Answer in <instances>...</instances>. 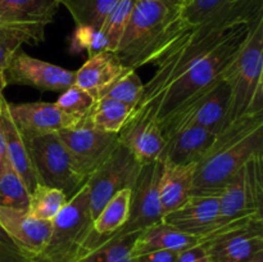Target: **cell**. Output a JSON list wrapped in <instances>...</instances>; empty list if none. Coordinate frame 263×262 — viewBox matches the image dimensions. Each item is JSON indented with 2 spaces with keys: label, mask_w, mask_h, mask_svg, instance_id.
<instances>
[{
  "label": "cell",
  "mask_w": 263,
  "mask_h": 262,
  "mask_svg": "<svg viewBox=\"0 0 263 262\" xmlns=\"http://www.w3.org/2000/svg\"><path fill=\"white\" fill-rule=\"evenodd\" d=\"M252 23L215 31L181 26L154 61L156 72L144 84L143 95L128 120L152 118L161 126L215 84L244 46Z\"/></svg>",
  "instance_id": "1"
},
{
  "label": "cell",
  "mask_w": 263,
  "mask_h": 262,
  "mask_svg": "<svg viewBox=\"0 0 263 262\" xmlns=\"http://www.w3.org/2000/svg\"><path fill=\"white\" fill-rule=\"evenodd\" d=\"M259 152H263V113L247 115L230 123L195 164L192 194L220 195L246 162Z\"/></svg>",
  "instance_id": "2"
},
{
  "label": "cell",
  "mask_w": 263,
  "mask_h": 262,
  "mask_svg": "<svg viewBox=\"0 0 263 262\" xmlns=\"http://www.w3.org/2000/svg\"><path fill=\"white\" fill-rule=\"evenodd\" d=\"M180 14L166 0H136L115 55L128 68L153 64L181 27Z\"/></svg>",
  "instance_id": "3"
},
{
  "label": "cell",
  "mask_w": 263,
  "mask_h": 262,
  "mask_svg": "<svg viewBox=\"0 0 263 262\" xmlns=\"http://www.w3.org/2000/svg\"><path fill=\"white\" fill-rule=\"evenodd\" d=\"M223 77L230 86L226 127L247 115L263 113V15L252 23L246 44Z\"/></svg>",
  "instance_id": "4"
},
{
  "label": "cell",
  "mask_w": 263,
  "mask_h": 262,
  "mask_svg": "<svg viewBox=\"0 0 263 262\" xmlns=\"http://www.w3.org/2000/svg\"><path fill=\"white\" fill-rule=\"evenodd\" d=\"M218 197L217 225L200 241L225 226L263 221V152L256 153L246 162Z\"/></svg>",
  "instance_id": "5"
},
{
  "label": "cell",
  "mask_w": 263,
  "mask_h": 262,
  "mask_svg": "<svg viewBox=\"0 0 263 262\" xmlns=\"http://www.w3.org/2000/svg\"><path fill=\"white\" fill-rule=\"evenodd\" d=\"M53 230L41 257L50 262H72L80 256L94 231L86 182L51 220Z\"/></svg>",
  "instance_id": "6"
},
{
  "label": "cell",
  "mask_w": 263,
  "mask_h": 262,
  "mask_svg": "<svg viewBox=\"0 0 263 262\" xmlns=\"http://www.w3.org/2000/svg\"><path fill=\"white\" fill-rule=\"evenodd\" d=\"M26 143L35 167L37 184L57 188L69 199L86 182L74 170L71 156L58 133L33 136Z\"/></svg>",
  "instance_id": "7"
},
{
  "label": "cell",
  "mask_w": 263,
  "mask_h": 262,
  "mask_svg": "<svg viewBox=\"0 0 263 262\" xmlns=\"http://www.w3.org/2000/svg\"><path fill=\"white\" fill-rule=\"evenodd\" d=\"M229 104H230V86L225 77L211 85L208 89L182 105L159 128L164 139L190 126L204 127L212 133L218 134L226 127Z\"/></svg>",
  "instance_id": "8"
},
{
  "label": "cell",
  "mask_w": 263,
  "mask_h": 262,
  "mask_svg": "<svg viewBox=\"0 0 263 262\" xmlns=\"http://www.w3.org/2000/svg\"><path fill=\"white\" fill-rule=\"evenodd\" d=\"M143 164L122 144L87 177L89 204L92 221L98 217L108 200L120 190L133 189Z\"/></svg>",
  "instance_id": "9"
},
{
  "label": "cell",
  "mask_w": 263,
  "mask_h": 262,
  "mask_svg": "<svg viewBox=\"0 0 263 262\" xmlns=\"http://www.w3.org/2000/svg\"><path fill=\"white\" fill-rule=\"evenodd\" d=\"M58 135L71 156L74 170L84 180H87L120 144L118 134L99 130L87 116L72 127L58 131Z\"/></svg>",
  "instance_id": "10"
},
{
  "label": "cell",
  "mask_w": 263,
  "mask_h": 262,
  "mask_svg": "<svg viewBox=\"0 0 263 262\" xmlns=\"http://www.w3.org/2000/svg\"><path fill=\"white\" fill-rule=\"evenodd\" d=\"M263 15V0H190L181 8L180 25L207 31L252 23Z\"/></svg>",
  "instance_id": "11"
},
{
  "label": "cell",
  "mask_w": 263,
  "mask_h": 262,
  "mask_svg": "<svg viewBox=\"0 0 263 262\" xmlns=\"http://www.w3.org/2000/svg\"><path fill=\"white\" fill-rule=\"evenodd\" d=\"M162 171V161H154L141 166L135 185L131 189L130 215L125 225L113 233L115 235L140 233L149 226L161 222L163 217L159 203V181Z\"/></svg>",
  "instance_id": "12"
},
{
  "label": "cell",
  "mask_w": 263,
  "mask_h": 262,
  "mask_svg": "<svg viewBox=\"0 0 263 262\" xmlns=\"http://www.w3.org/2000/svg\"><path fill=\"white\" fill-rule=\"evenodd\" d=\"M8 84L27 85L43 91H61L74 85V71L18 50L4 71Z\"/></svg>",
  "instance_id": "13"
},
{
  "label": "cell",
  "mask_w": 263,
  "mask_h": 262,
  "mask_svg": "<svg viewBox=\"0 0 263 262\" xmlns=\"http://www.w3.org/2000/svg\"><path fill=\"white\" fill-rule=\"evenodd\" d=\"M9 115L21 135L27 139L72 127L82 118L64 112L57 103H8Z\"/></svg>",
  "instance_id": "14"
},
{
  "label": "cell",
  "mask_w": 263,
  "mask_h": 262,
  "mask_svg": "<svg viewBox=\"0 0 263 262\" xmlns=\"http://www.w3.org/2000/svg\"><path fill=\"white\" fill-rule=\"evenodd\" d=\"M220 212L218 195H190L177 210L167 213L161 222L172 226L199 240L215 230Z\"/></svg>",
  "instance_id": "15"
},
{
  "label": "cell",
  "mask_w": 263,
  "mask_h": 262,
  "mask_svg": "<svg viewBox=\"0 0 263 262\" xmlns=\"http://www.w3.org/2000/svg\"><path fill=\"white\" fill-rule=\"evenodd\" d=\"M0 225L13 241L31 257L43 253L53 230L51 221L33 217L27 211L8 207H0Z\"/></svg>",
  "instance_id": "16"
},
{
  "label": "cell",
  "mask_w": 263,
  "mask_h": 262,
  "mask_svg": "<svg viewBox=\"0 0 263 262\" xmlns=\"http://www.w3.org/2000/svg\"><path fill=\"white\" fill-rule=\"evenodd\" d=\"M202 244L212 262H248L263 251V223L223 231Z\"/></svg>",
  "instance_id": "17"
},
{
  "label": "cell",
  "mask_w": 263,
  "mask_h": 262,
  "mask_svg": "<svg viewBox=\"0 0 263 262\" xmlns=\"http://www.w3.org/2000/svg\"><path fill=\"white\" fill-rule=\"evenodd\" d=\"M217 134L199 126H190L167 136L162 162L175 166H195L207 153Z\"/></svg>",
  "instance_id": "18"
},
{
  "label": "cell",
  "mask_w": 263,
  "mask_h": 262,
  "mask_svg": "<svg viewBox=\"0 0 263 262\" xmlns=\"http://www.w3.org/2000/svg\"><path fill=\"white\" fill-rule=\"evenodd\" d=\"M118 139L141 164L162 161L166 140L158 123L152 118L128 120L118 133Z\"/></svg>",
  "instance_id": "19"
},
{
  "label": "cell",
  "mask_w": 263,
  "mask_h": 262,
  "mask_svg": "<svg viewBox=\"0 0 263 262\" xmlns=\"http://www.w3.org/2000/svg\"><path fill=\"white\" fill-rule=\"evenodd\" d=\"M0 128L3 131V136H4L8 162L12 169L17 172V175L21 177L23 184L27 188L28 193L31 194L37 185L35 167H33L27 143H26L25 138L21 135L18 128L15 127L9 115L8 102L5 99L0 105Z\"/></svg>",
  "instance_id": "20"
},
{
  "label": "cell",
  "mask_w": 263,
  "mask_h": 262,
  "mask_svg": "<svg viewBox=\"0 0 263 262\" xmlns=\"http://www.w3.org/2000/svg\"><path fill=\"white\" fill-rule=\"evenodd\" d=\"M140 233L98 235L92 231L80 256L72 262H134L133 249Z\"/></svg>",
  "instance_id": "21"
},
{
  "label": "cell",
  "mask_w": 263,
  "mask_h": 262,
  "mask_svg": "<svg viewBox=\"0 0 263 262\" xmlns=\"http://www.w3.org/2000/svg\"><path fill=\"white\" fill-rule=\"evenodd\" d=\"M59 5L58 0H0V23L45 28Z\"/></svg>",
  "instance_id": "22"
},
{
  "label": "cell",
  "mask_w": 263,
  "mask_h": 262,
  "mask_svg": "<svg viewBox=\"0 0 263 262\" xmlns=\"http://www.w3.org/2000/svg\"><path fill=\"white\" fill-rule=\"evenodd\" d=\"M125 68L112 51H102L87 58L74 71V85L86 90L97 99L103 89L108 86Z\"/></svg>",
  "instance_id": "23"
},
{
  "label": "cell",
  "mask_w": 263,
  "mask_h": 262,
  "mask_svg": "<svg viewBox=\"0 0 263 262\" xmlns=\"http://www.w3.org/2000/svg\"><path fill=\"white\" fill-rule=\"evenodd\" d=\"M198 236L189 235L163 222L154 223L139 234L133 249V257L156 251L182 252L199 244Z\"/></svg>",
  "instance_id": "24"
},
{
  "label": "cell",
  "mask_w": 263,
  "mask_h": 262,
  "mask_svg": "<svg viewBox=\"0 0 263 262\" xmlns=\"http://www.w3.org/2000/svg\"><path fill=\"white\" fill-rule=\"evenodd\" d=\"M195 166H175L163 163L159 181V203L163 216L177 210L192 195Z\"/></svg>",
  "instance_id": "25"
},
{
  "label": "cell",
  "mask_w": 263,
  "mask_h": 262,
  "mask_svg": "<svg viewBox=\"0 0 263 262\" xmlns=\"http://www.w3.org/2000/svg\"><path fill=\"white\" fill-rule=\"evenodd\" d=\"M45 39V28L0 23V72H4L12 57L23 44H39Z\"/></svg>",
  "instance_id": "26"
},
{
  "label": "cell",
  "mask_w": 263,
  "mask_h": 262,
  "mask_svg": "<svg viewBox=\"0 0 263 262\" xmlns=\"http://www.w3.org/2000/svg\"><path fill=\"white\" fill-rule=\"evenodd\" d=\"M131 189L120 190L116 193L107 204L102 208L94 220V231L98 235H110L120 230L127 221L130 215Z\"/></svg>",
  "instance_id": "27"
},
{
  "label": "cell",
  "mask_w": 263,
  "mask_h": 262,
  "mask_svg": "<svg viewBox=\"0 0 263 262\" xmlns=\"http://www.w3.org/2000/svg\"><path fill=\"white\" fill-rule=\"evenodd\" d=\"M134 107L115 99H98L87 115L90 122L99 130L118 134L133 113Z\"/></svg>",
  "instance_id": "28"
},
{
  "label": "cell",
  "mask_w": 263,
  "mask_h": 262,
  "mask_svg": "<svg viewBox=\"0 0 263 262\" xmlns=\"http://www.w3.org/2000/svg\"><path fill=\"white\" fill-rule=\"evenodd\" d=\"M143 91L144 84L139 74L136 73V69L125 67L122 72L105 89L100 91L97 100L108 98V99L126 103L135 108L143 95Z\"/></svg>",
  "instance_id": "29"
},
{
  "label": "cell",
  "mask_w": 263,
  "mask_h": 262,
  "mask_svg": "<svg viewBox=\"0 0 263 262\" xmlns=\"http://www.w3.org/2000/svg\"><path fill=\"white\" fill-rule=\"evenodd\" d=\"M58 2L71 13L76 26L100 28L117 0H58Z\"/></svg>",
  "instance_id": "30"
},
{
  "label": "cell",
  "mask_w": 263,
  "mask_h": 262,
  "mask_svg": "<svg viewBox=\"0 0 263 262\" xmlns=\"http://www.w3.org/2000/svg\"><path fill=\"white\" fill-rule=\"evenodd\" d=\"M68 197L57 188L37 184L30 194L27 212L40 220L51 221L64 207Z\"/></svg>",
  "instance_id": "31"
},
{
  "label": "cell",
  "mask_w": 263,
  "mask_h": 262,
  "mask_svg": "<svg viewBox=\"0 0 263 262\" xmlns=\"http://www.w3.org/2000/svg\"><path fill=\"white\" fill-rule=\"evenodd\" d=\"M30 193L10 164L0 175V207L27 211Z\"/></svg>",
  "instance_id": "32"
},
{
  "label": "cell",
  "mask_w": 263,
  "mask_h": 262,
  "mask_svg": "<svg viewBox=\"0 0 263 262\" xmlns=\"http://www.w3.org/2000/svg\"><path fill=\"white\" fill-rule=\"evenodd\" d=\"M135 3L136 0H117V3L109 10L102 27H100L103 35L105 36L108 41L109 51H112V53H115L118 44H120Z\"/></svg>",
  "instance_id": "33"
},
{
  "label": "cell",
  "mask_w": 263,
  "mask_h": 262,
  "mask_svg": "<svg viewBox=\"0 0 263 262\" xmlns=\"http://www.w3.org/2000/svg\"><path fill=\"white\" fill-rule=\"evenodd\" d=\"M69 48L73 53L86 51L89 57L102 51H109V45L102 30L90 26H76Z\"/></svg>",
  "instance_id": "34"
},
{
  "label": "cell",
  "mask_w": 263,
  "mask_h": 262,
  "mask_svg": "<svg viewBox=\"0 0 263 262\" xmlns=\"http://www.w3.org/2000/svg\"><path fill=\"white\" fill-rule=\"evenodd\" d=\"M97 99L86 90L72 85L63 91L57 100V105L68 115L77 118L86 117L94 107Z\"/></svg>",
  "instance_id": "35"
},
{
  "label": "cell",
  "mask_w": 263,
  "mask_h": 262,
  "mask_svg": "<svg viewBox=\"0 0 263 262\" xmlns=\"http://www.w3.org/2000/svg\"><path fill=\"white\" fill-rule=\"evenodd\" d=\"M35 259L36 257L25 253L0 225V262H35Z\"/></svg>",
  "instance_id": "36"
},
{
  "label": "cell",
  "mask_w": 263,
  "mask_h": 262,
  "mask_svg": "<svg viewBox=\"0 0 263 262\" xmlns=\"http://www.w3.org/2000/svg\"><path fill=\"white\" fill-rule=\"evenodd\" d=\"M176 262H212L210 253L204 244L199 243L185 251L179 252Z\"/></svg>",
  "instance_id": "37"
},
{
  "label": "cell",
  "mask_w": 263,
  "mask_h": 262,
  "mask_svg": "<svg viewBox=\"0 0 263 262\" xmlns=\"http://www.w3.org/2000/svg\"><path fill=\"white\" fill-rule=\"evenodd\" d=\"M177 252L156 251L134 257V262H176Z\"/></svg>",
  "instance_id": "38"
},
{
  "label": "cell",
  "mask_w": 263,
  "mask_h": 262,
  "mask_svg": "<svg viewBox=\"0 0 263 262\" xmlns=\"http://www.w3.org/2000/svg\"><path fill=\"white\" fill-rule=\"evenodd\" d=\"M8 164H9V162H8L7 148H5V141H4V136H3V131L2 128H0V175L5 171Z\"/></svg>",
  "instance_id": "39"
},
{
  "label": "cell",
  "mask_w": 263,
  "mask_h": 262,
  "mask_svg": "<svg viewBox=\"0 0 263 262\" xmlns=\"http://www.w3.org/2000/svg\"><path fill=\"white\" fill-rule=\"evenodd\" d=\"M8 81H7V77H5L4 72H0V105H2V102L5 99L4 95H3V91L4 89L7 87Z\"/></svg>",
  "instance_id": "40"
},
{
  "label": "cell",
  "mask_w": 263,
  "mask_h": 262,
  "mask_svg": "<svg viewBox=\"0 0 263 262\" xmlns=\"http://www.w3.org/2000/svg\"><path fill=\"white\" fill-rule=\"evenodd\" d=\"M166 2L171 3V4H175V5H179V7L184 8L185 5L187 4V3L190 2V0H166Z\"/></svg>",
  "instance_id": "41"
},
{
  "label": "cell",
  "mask_w": 263,
  "mask_h": 262,
  "mask_svg": "<svg viewBox=\"0 0 263 262\" xmlns=\"http://www.w3.org/2000/svg\"><path fill=\"white\" fill-rule=\"evenodd\" d=\"M248 262H263V251L254 254V256L252 257Z\"/></svg>",
  "instance_id": "42"
},
{
  "label": "cell",
  "mask_w": 263,
  "mask_h": 262,
  "mask_svg": "<svg viewBox=\"0 0 263 262\" xmlns=\"http://www.w3.org/2000/svg\"><path fill=\"white\" fill-rule=\"evenodd\" d=\"M35 262H50V261H48V259H46V258H44V257H41V256H37V257H36Z\"/></svg>",
  "instance_id": "43"
}]
</instances>
